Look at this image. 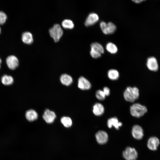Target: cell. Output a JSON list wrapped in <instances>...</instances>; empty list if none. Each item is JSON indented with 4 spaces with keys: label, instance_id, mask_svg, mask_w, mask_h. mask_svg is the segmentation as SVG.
I'll return each instance as SVG.
<instances>
[{
    "label": "cell",
    "instance_id": "d4e9b609",
    "mask_svg": "<svg viewBox=\"0 0 160 160\" xmlns=\"http://www.w3.org/2000/svg\"><path fill=\"white\" fill-rule=\"evenodd\" d=\"M95 96L96 98L100 100H105L106 96L103 91L101 90H98L96 91Z\"/></svg>",
    "mask_w": 160,
    "mask_h": 160
},
{
    "label": "cell",
    "instance_id": "4fadbf2b",
    "mask_svg": "<svg viewBox=\"0 0 160 160\" xmlns=\"http://www.w3.org/2000/svg\"><path fill=\"white\" fill-rule=\"evenodd\" d=\"M107 125L109 128L113 126L117 129H119V127L122 125V123L119 122L118 119L116 117H113L109 119L107 121Z\"/></svg>",
    "mask_w": 160,
    "mask_h": 160
},
{
    "label": "cell",
    "instance_id": "7402d4cb",
    "mask_svg": "<svg viewBox=\"0 0 160 160\" xmlns=\"http://www.w3.org/2000/svg\"><path fill=\"white\" fill-rule=\"evenodd\" d=\"M91 48L99 52L101 54L104 52V49L102 45L99 43L95 42L91 44Z\"/></svg>",
    "mask_w": 160,
    "mask_h": 160
},
{
    "label": "cell",
    "instance_id": "2e32d148",
    "mask_svg": "<svg viewBox=\"0 0 160 160\" xmlns=\"http://www.w3.org/2000/svg\"><path fill=\"white\" fill-rule=\"evenodd\" d=\"M22 39L24 43L27 44H31L33 40L32 34L28 31L22 33Z\"/></svg>",
    "mask_w": 160,
    "mask_h": 160
},
{
    "label": "cell",
    "instance_id": "5b68a950",
    "mask_svg": "<svg viewBox=\"0 0 160 160\" xmlns=\"http://www.w3.org/2000/svg\"><path fill=\"white\" fill-rule=\"evenodd\" d=\"M146 66L150 71H156L159 69V65L157 60L154 57H148L147 60Z\"/></svg>",
    "mask_w": 160,
    "mask_h": 160
},
{
    "label": "cell",
    "instance_id": "44dd1931",
    "mask_svg": "<svg viewBox=\"0 0 160 160\" xmlns=\"http://www.w3.org/2000/svg\"><path fill=\"white\" fill-rule=\"evenodd\" d=\"M106 48L108 52L113 54L116 53L118 51V48L116 45L111 42L107 43Z\"/></svg>",
    "mask_w": 160,
    "mask_h": 160
},
{
    "label": "cell",
    "instance_id": "603a6c76",
    "mask_svg": "<svg viewBox=\"0 0 160 160\" xmlns=\"http://www.w3.org/2000/svg\"><path fill=\"white\" fill-rule=\"evenodd\" d=\"M62 27L67 29H72L74 28V24L73 22L70 19H65L62 23Z\"/></svg>",
    "mask_w": 160,
    "mask_h": 160
},
{
    "label": "cell",
    "instance_id": "ba28073f",
    "mask_svg": "<svg viewBox=\"0 0 160 160\" xmlns=\"http://www.w3.org/2000/svg\"><path fill=\"white\" fill-rule=\"evenodd\" d=\"M97 142L100 144H104L107 143L108 140V136L106 132L103 130H100L95 134Z\"/></svg>",
    "mask_w": 160,
    "mask_h": 160
},
{
    "label": "cell",
    "instance_id": "8fae6325",
    "mask_svg": "<svg viewBox=\"0 0 160 160\" xmlns=\"http://www.w3.org/2000/svg\"><path fill=\"white\" fill-rule=\"evenodd\" d=\"M78 85L79 88L83 90L89 89L91 87L90 82L83 76L79 79Z\"/></svg>",
    "mask_w": 160,
    "mask_h": 160
},
{
    "label": "cell",
    "instance_id": "277c9868",
    "mask_svg": "<svg viewBox=\"0 0 160 160\" xmlns=\"http://www.w3.org/2000/svg\"><path fill=\"white\" fill-rule=\"evenodd\" d=\"M123 156L126 160H136L138 156V153L134 148L127 147L123 151Z\"/></svg>",
    "mask_w": 160,
    "mask_h": 160
},
{
    "label": "cell",
    "instance_id": "6da1fadb",
    "mask_svg": "<svg viewBox=\"0 0 160 160\" xmlns=\"http://www.w3.org/2000/svg\"><path fill=\"white\" fill-rule=\"evenodd\" d=\"M139 96V90L136 87H128L124 93V99L127 101L132 102L138 99Z\"/></svg>",
    "mask_w": 160,
    "mask_h": 160
},
{
    "label": "cell",
    "instance_id": "ffe728a7",
    "mask_svg": "<svg viewBox=\"0 0 160 160\" xmlns=\"http://www.w3.org/2000/svg\"><path fill=\"white\" fill-rule=\"evenodd\" d=\"M108 76L111 80H115L117 79L119 77V73L117 70L111 69L108 72Z\"/></svg>",
    "mask_w": 160,
    "mask_h": 160
},
{
    "label": "cell",
    "instance_id": "3957f363",
    "mask_svg": "<svg viewBox=\"0 0 160 160\" xmlns=\"http://www.w3.org/2000/svg\"><path fill=\"white\" fill-rule=\"evenodd\" d=\"M49 34L55 42L60 40L63 34V31L60 25L56 24L50 28L49 30Z\"/></svg>",
    "mask_w": 160,
    "mask_h": 160
},
{
    "label": "cell",
    "instance_id": "4316f807",
    "mask_svg": "<svg viewBox=\"0 0 160 160\" xmlns=\"http://www.w3.org/2000/svg\"><path fill=\"white\" fill-rule=\"evenodd\" d=\"M7 19V16L4 12L0 11V24L2 25L5 22Z\"/></svg>",
    "mask_w": 160,
    "mask_h": 160
},
{
    "label": "cell",
    "instance_id": "30bf717a",
    "mask_svg": "<svg viewBox=\"0 0 160 160\" xmlns=\"http://www.w3.org/2000/svg\"><path fill=\"white\" fill-rule=\"evenodd\" d=\"M159 144V140L157 137H151L148 140L147 146L149 149L155 151L157 149Z\"/></svg>",
    "mask_w": 160,
    "mask_h": 160
},
{
    "label": "cell",
    "instance_id": "83f0119b",
    "mask_svg": "<svg viewBox=\"0 0 160 160\" xmlns=\"http://www.w3.org/2000/svg\"><path fill=\"white\" fill-rule=\"evenodd\" d=\"M103 91L105 96H108L109 95L110 93V90L108 87H104Z\"/></svg>",
    "mask_w": 160,
    "mask_h": 160
},
{
    "label": "cell",
    "instance_id": "cb8c5ba5",
    "mask_svg": "<svg viewBox=\"0 0 160 160\" xmlns=\"http://www.w3.org/2000/svg\"><path fill=\"white\" fill-rule=\"evenodd\" d=\"M61 121L63 125L66 127H70L72 124L71 119L68 117L64 116L61 119Z\"/></svg>",
    "mask_w": 160,
    "mask_h": 160
},
{
    "label": "cell",
    "instance_id": "8992f818",
    "mask_svg": "<svg viewBox=\"0 0 160 160\" xmlns=\"http://www.w3.org/2000/svg\"><path fill=\"white\" fill-rule=\"evenodd\" d=\"M6 62L8 67L12 70L16 69L19 65L18 59L13 55L8 56L6 59Z\"/></svg>",
    "mask_w": 160,
    "mask_h": 160
},
{
    "label": "cell",
    "instance_id": "52a82bcc",
    "mask_svg": "<svg viewBox=\"0 0 160 160\" xmlns=\"http://www.w3.org/2000/svg\"><path fill=\"white\" fill-rule=\"evenodd\" d=\"M132 133L133 137L137 140L141 139L144 136L143 128L138 125H135L133 127Z\"/></svg>",
    "mask_w": 160,
    "mask_h": 160
},
{
    "label": "cell",
    "instance_id": "d6986e66",
    "mask_svg": "<svg viewBox=\"0 0 160 160\" xmlns=\"http://www.w3.org/2000/svg\"><path fill=\"white\" fill-rule=\"evenodd\" d=\"M1 81L2 83L5 85H11L14 82L12 77L10 76L7 75H4L2 76Z\"/></svg>",
    "mask_w": 160,
    "mask_h": 160
},
{
    "label": "cell",
    "instance_id": "7c38bea8",
    "mask_svg": "<svg viewBox=\"0 0 160 160\" xmlns=\"http://www.w3.org/2000/svg\"><path fill=\"white\" fill-rule=\"evenodd\" d=\"M56 117L55 112L49 109L46 110L43 115V118L47 123L50 124L53 122Z\"/></svg>",
    "mask_w": 160,
    "mask_h": 160
},
{
    "label": "cell",
    "instance_id": "484cf974",
    "mask_svg": "<svg viewBox=\"0 0 160 160\" xmlns=\"http://www.w3.org/2000/svg\"><path fill=\"white\" fill-rule=\"evenodd\" d=\"M90 54L92 57L94 58L100 57L101 55V54L99 52L91 48Z\"/></svg>",
    "mask_w": 160,
    "mask_h": 160
},
{
    "label": "cell",
    "instance_id": "ac0fdd59",
    "mask_svg": "<svg viewBox=\"0 0 160 160\" xmlns=\"http://www.w3.org/2000/svg\"><path fill=\"white\" fill-rule=\"evenodd\" d=\"M60 81L63 85L68 86L72 83L73 79L70 76L66 74H63L60 77Z\"/></svg>",
    "mask_w": 160,
    "mask_h": 160
},
{
    "label": "cell",
    "instance_id": "4dcf8cb0",
    "mask_svg": "<svg viewBox=\"0 0 160 160\" xmlns=\"http://www.w3.org/2000/svg\"><path fill=\"white\" fill-rule=\"evenodd\" d=\"M1 28H0V33H1Z\"/></svg>",
    "mask_w": 160,
    "mask_h": 160
},
{
    "label": "cell",
    "instance_id": "7a4b0ae2",
    "mask_svg": "<svg viewBox=\"0 0 160 160\" xmlns=\"http://www.w3.org/2000/svg\"><path fill=\"white\" fill-rule=\"evenodd\" d=\"M130 110L131 115L137 118L143 116L147 111L145 106L138 103L134 104L131 106Z\"/></svg>",
    "mask_w": 160,
    "mask_h": 160
},
{
    "label": "cell",
    "instance_id": "f1b7e54d",
    "mask_svg": "<svg viewBox=\"0 0 160 160\" xmlns=\"http://www.w3.org/2000/svg\"><path fill=\"white\" fill-rule=\"evenodd\" d=\"M145 1L144 0H132V1H133V2H134L136 3H140L141 2H143V1Z\"/></svg>",
    "mask_w": 160,
    "mask_h": 160
},
{
    "label": "cell",
    "instance_id": "9a60e30c",
    "mask_svg": "<svg viewBox=\"0 0 160 160\" xmlns=\"http://www.w3.org/2000/svg\"><path fill=\"white\" fill-rule=\"evenodd\" d=\"M116 29V25L110 22L107 23L106 27L102 31L105 34H111L115 32Z\"/></svg>",
    "mask_w": 160,
    "mask_h": 160
},
{
    "label": "cell",
    "instance_id": "5bb4252c",
    "mask_svg": "<svg viewBox=\"0 0 160 160\" xmlns=\"http://www.w3.org/2000/svg\"><path fill=\"white\" fill-rule=\"evenodd\" d=\"M104 108L103 105L100 103H97L93 106V112L95 116H100L104 112Z\"/></svg>",
    "mask_w": 160,
    "mask_h": 160
},
{
    "label": "cell",
    "instance_id": "e0dca14e",
    "mask_svg": "<svg viewBox=\"0 0 160 160\" xmlns=\"http://www.w3.org/2000/svg\"><path fill=\"white\" fill-rule=\"evenodd\" d=\"M25 116L26 119L30 121H32L36 120L38 117L37 113L33 109H30L27 111Z\"/></svg>",
    "mask_w": 160,
    "mask_h": 160
},
{
    "label": "cell",
    "instance_id": "9c48e42d",
    "mask_svg": "<svg viewBox=\"0 0 160 160\" xmlns=\"http://www.w3.org/2000/svg\"><path fill=\"white\" fill-rule=\"evenodd\" d=\"M99 17L98 15L94 12L90 13L85 22L84 24L86 26H92L96 23L99 20Z\"/></svg>",
    "mask_w": 160,
    "mask_h": 160
},
{
    "label": "cell",
    "instance_id": "f546056e",
    "mask_svg": "<svg viewBox=\"0 0 160 160\" xmlns=\"http://www.w3.org/2000/svg\"><path fill=\"white\" fill-rule=\"evenodd\" d=\"M1 59L0 58V68L1 67Z\"/></svg>",
    "mask_w": 160,
    "mask_h": 160
}]
</instances>
